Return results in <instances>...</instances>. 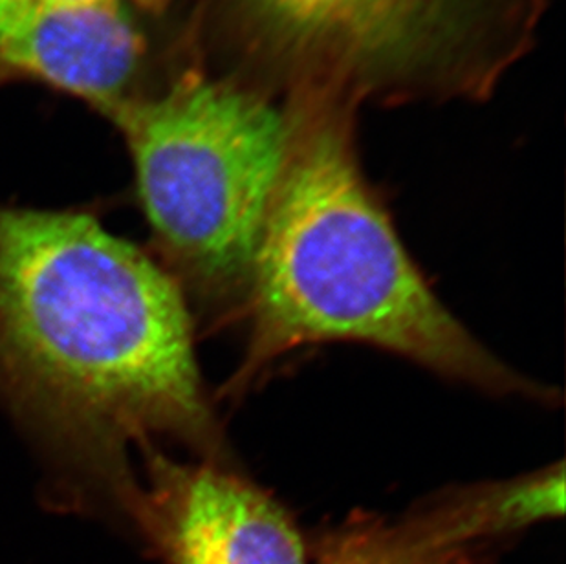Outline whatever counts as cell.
<instances>
[{
	"mask_svg": "<svg viewBox=\"0 0 566 564\" xmlns=\"http://www.w3.org/2000/svg\"><path fill=\"white\" fill-rule=\"evenodd\" d=\"M0 405L70 510L122 515L156 442L231 468L182 290L85 209L0 206Z\"/></svg>",
	"mask_w": 566,
	"mask_h": 564,
	"instance_id": "cell-1",
	"label": "cell"
},
{
	"mask_svg": "<svg viewBox=\"0 0 566 564\" xmlns=\"http://www.w3.org/2000/svg\"><path fill=\"white\" fill-rule=\"evenodd\" d=\"M253 253L233 385L301 346L361 343L490 395L548 398L440 301L365 180L347 107L301 103Z\"/></svg>",
	"mask_w": 566,
	"mask_h": 564,
	"instance_id": "cell-2",
	"label": "cell"
},
{
	"mask_svg": "<svg viewBox=\"0 0 566 564\" xmlns=\"http://www.w3.org/2000/svg\"><path fill=\"white\" fill-rule=\"evenodd\" d=\"M108 117L133 160L155 259L192 317L220 325L242 315L294 123L259 92L195 72Z\"/></svg>",
	"mask_w": 566,
	"mask_h": 564,
	"instance_id": "cell-3",
	"label": "cell"
},
{
	"mask_svg": "<svg viewBox=\"0 0 566 564\" xmlns=\"http://www.w3.org/2000/svg\"><path fill=\"white\" fill-rule=\"evenodd\" d=\"M248 64L301 103L481 97L523 50L535 0H217ZM348 108V107H347Z\"/></svg>",
	"mask_w": 566,
	"mask_h": 564,
	"instance_id": "cell-4",
	"label": "cell"
},
{
	"mask_svg": "<svg viewBox=\"0 0 566 564\" xmlns=\"http://www.w3.org/2000/svg\"><path fill=\"white\" fill-rule=\"evenodd\" d=\"M122 516L164 564H311L289 511L219 463L138 452Z\"/></svg>",
	"mask_w": 566,
	"mask_h": 564,
	"instance_id": "cell-5",
	"label": "cell"
},
{
	"mask_svg": "<svg viewBox=\"0 0 566 564\" xmlns=\"http://www.w3.org/2000/svg\"><path fill=\"white\" fill-rule=\"evenodd\" d=\"M565 511L557 463L504 482L446 491L403 515H359L321 539L315 564H482Z\"/></svg>",
	"mask_w": 566,
	"mask_h": 564,
	"instance_id": "cell-6",
	"label": "cell"
},
{
	"mask_svg": "<svg viewBox=\"0 0 566 564\" xmlns=\"http://www.w3.org/2000/svg\"><path fill=\"white\" fill-rule=\"evenodd\" d=\"M145 39L118 6L74 10L0 0V69L113 114L144 64Z\"/></svg>",
	"mask_w": 566,
	"mask_h": 564,
	"instance_id": "cell-7",
	"label": "cell"
},
{
	"mask_svg": "<svg viewBox=\"0 0 566 564\" xmlns=\"http://www.w3.org/2000/svg\"><path fill=\"white\" fill-rule=\"evenodd\" d=\"M52 4L74 8V10H97V8H113L118 6V0H46Z\"/></svg>",
	"mask_w": 566,
	"mask_h": 564,
	"instance_id": "cell-8",
	"label": "cell"
},
{
	"mask_svg": "<svg viewBox=\"0 0 566 564\" xmlns=\"http://www.w3.org/2000/svg\"><path fill=\"white\" fill-rule=\"evenodd\" d=\"M134 4L139 6L142 10L150 11V13H160L166 10L171 0H133Z\"/></svg>",
	"mask_w": 566,
	"mask_h": 564,
	"instance_id": "cell-9",
	"label": "cell"
},
{
	"mask_svg": "<svg viewBox=\"0 0 566 564\" xmlns=\"http://www.w3.org/2000/svg\"><path fill=\"white\" fill-rule=\"evenodd\" d=\"M6 80H13V77H11V75L8 74V72H6V70L0 69V83H2V81H6Z\"/></svg>",
	"mask_w": 566,
	"mask_h": 564,
	"instance_id": "cell-10",
	"label": "cell"
}]
</instances>
